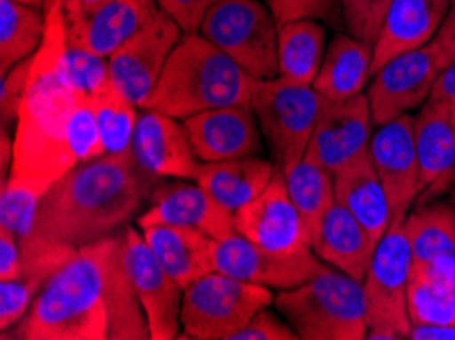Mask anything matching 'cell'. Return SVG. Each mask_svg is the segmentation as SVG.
<instances>
[{"label":"cell","instance_id":"1","mask_svg":"<svg viewBox=\"0 0 455 340\" xmlns=\"http://www.w3.org/2000/svg\"><path fill=\"white\" fill-rule=\"evenodd\" d=\"M44 9V41L31 58L29 84L15 129V155L9 176H4L41 194L78 165L68 147L66 133L76 104L82 99L68 69L66 12L61 6Z\"/></svg>","mask_w":455,"mask_h":340},{"label":"cell","instance_id":"2","mask_svg":"<svg viewBox=\"0 0 455 340\" xmlns=\"http://www.w3.org/2000/svg\"><path fill=\"white\" fill-rule=\"evenodd\" d=\"M154 182L131 157L102 155L74 165L41 196L29 237L74 249L92 245L140 214Z\"/></svg>","mask_w":455,"mask_h":340},{"label":"cell","instance_id":"3","mask_svg":"<svg viewBox=\"0 0 455 340\" xmlns=\"http://www.w3.org/2000/svg\"><path fill=\"white\" fill-rule=\"evenodd\" d=\"M3 338L107 340L108 310L99 245L80 247L55 272L31 308Z\"/></svg>","mask_w":455,"mask_h":340},{"label":"cell","instance_id":"4","mask_svg":"<svg viewBox=\"0 0 455 340\" xmlns=\"http://www.w3.org/2000/svg\"><path fill=\"white\" fill-rule=\"evenodd\" d=\"M237 104H251V75L201 33H184L141 108L184 121Z\"/></svg>","mask_w":455,"mask_h":340},{"label":"cell","instance_id":"5","mask_svg":"<svg viewBox=\"0 0 455 340\" xmlns=\"http://www.w3.org/2000/svg\"><path fill=\"white\" fill-rule=\"evenodd\" d=\"M274 308L302 340H363L368 306L363 283L325 265L313 280L274 296Z\"/></svg>","mask_w":455,"mask_h":340},{"label":"cell","instance_id":"6","mask_svg":"<svg viewBox=\"0 0 455 340\" xmlns=\"http://www.w3.org/2000/svg\"><path fill=\"white\" fill-rule=\"evenodd\" d=\"M327 100L313 84L278 78H251V108L275 168L291 171L307 155L316 121Z\"/></svg>","mask_w":455,"mask_h":340},{"label":"cell","instance_id":"7","mask_svg":"<svg viewBox=\"0 0 455 340\" xmlns=\"http://www.w3.org/2000/svg\"><path fill=\"white\" fill-rule=\"evenodd\" d=\"M278 20L259 0H219L198 33L245 69L251 78H278Z\"/></svg>","mask_w":455,"mask_h":340},{"label":"cell","instance_id":"8","mask_svg":"<svg viewBox=\"0 0 455 340\" xmlns=\"http://www.w3.org/2000/svg\"><path fill=\"white\" fill-rule=\"evenodd\" d=\"M272 304L270 288L212 272L184 289L182 335L198 340H231L259 310Z\"/></svg>","mask_w":455,"mask_h":340},{"label":"cell","instance_id":"9","mask_svg":"<svg viewBox=\"0 0 455 340\" xmlns=\"http://www.w3.org/2000/svg\"><path fill=\"white\" fill-rule=\"evenodd\" d=\"M412 255L403 225H390L378 242L363 280L371 340H403L411 336L409 283Z\"/></svg>","mask_w":455,"mask_h":340},{"label":"cell","instance_id":"10","mask_svg":"<svg viewBox=\"0 0 455 340\" xmlns=\"http://www.w3.org/2000/svg\"><path fill=\"white\" fill-rule=\"evenodd\" d=\"M450 64L435 39L392 58L371 75L368 100L374 124H386L411 110L420 108L431 99L433 86Z\"/></svg>","mask_w":455,"mask_h":340},{"label":"cell","instance_id":"11","mask_svg":"<svg viewBox=\"0 0 455 340\" xmlns=\"http://www.w3.org/2000/svg\"><path fill=\"white\" fill-rule=\"evenodd\" d=\"M233 225L253 245L280 257L316 255L310 245V228L294 206L280 170L258 198L233 214Z\"/></svg>","mask_w":455,"mask_h":340},{"label":"cell","instance_id":"12","mask_svg":"<svg viewBox=\"0 0 455 340\" xmlns=\"http://www.w3.org/2000/svg\"><path fill=\"white\" fill-rule=\"evenodd\" d=\"M123 242L127 272L148 316L151 340L178 338L182 332L184 289L157 261L143 233L127 225L123 228Z\"/></svg>","mask_w":455,"mask_h":340},{"label":"cell","instance_id":"13","mask_svg":"<svg viewBox=\"0 0 455 340\" xmlns=\"http://www.w3.org/2000/svg\"><path fill=\"white\" fill-rule=\"evenodd\" d=\"M370 155L388 196L390 225H403L420 194L415 116L406 113L395 121L380 124V129L371 135Z\"/></svg>","mask_w":455,"mask_h":340},{"label":"cell","instance_id":"14","mask_svg":"<svg viewBox=\"0 0 455 340\" xmlns=\"http://www.w3.org/2000/svg\"><path fill=\"white\" fill-rule=\"evenodd\" d=\"M182 35V27L162 11L146 29L108 58V74L115 88L141 108Z\"/></svg>","mask_w":455,"mask_h":340},{"label":"cell","instance_id":"15","mask_svg":"<svg viewBox=\"0 0 455 340\" xmlns=\"http://www.w3.org/2000/svg\"><path fill=\"white\" fill-rule=\"evenodd\" d=\"M325 265L327 263H323L316 255L280 257L270 253L253 245L237 231L219 239L215 249V272L278 291L313 280Z\"/></svg>","mask_w":455,"mask_h":340},{"label":"cell","instance_id":"16","mask_svg":"<svg viewBox=\"0 0 455 340\" xmlns=\"http://www.w3.org/2000/svg\"><path fill=\"white\" fill-rule=\"evenodd\" d=\"M156 225L196 228L212 239H223L235 231L233 214L225 210L196 179H172L154 186L149 208L137 217V226Z\"/></svg>","mask_w":455,"mask_h":340},{"label":"cell","instance_id":"17","mask_svg":"<svg viewBox=\"0 0 455 340\" xmlns=\"http://www.w3.org/2000/svg\"><path fill=\"white\" fill-rule=\"evenodd\" d=\"M415 141L420 165L417 204L439 200L455 184V102L429 99L415 116Z\"/></svg>","mask_w":455,"mask_h":340},{"label":"cell","instance_id":"18","mask_svg":"<svg viewBox=\"0 0 455 340\" xmlns=\"http://www.w3.org/2000/svg\"><path fill=\"white\" fill-rule=\"evenodd\" d=\"M131 159L151 179H195L201 159L192 149L184 123L157 110H143L137 119Z\"/></svg>","mask_w":455,"mask_h":340},{"label":"cell","instance_id":"19","mask_svg":"<svg viewBox=\"0 0 455 340\" xmlns=\"http://www.w3.org/2000/svg\"><path fill=\"white\" fill-rule=\"evenodd\" d=\"M371 127L374 119L365 94L341 102H327L316 121L307 155L337 173L370 149Z\"/></svg>","mask_w":455,"mask_h":340},{"label":"cell","instance_id":"20","mask_svg":"<svg viewBox=\"0 0 455 340\" xmlns=\"http://www.w3.org/2000/svg\"><path fill=\"white\" fill-rule=\"evenodd\" d=\"M412 255V275L455 286V204H417L403 222Z\"/></svg>","mask_w":455,"mask_h":340},{"label":"cell","instance_id":"21","mask_svg":"<svg viewBox=\"0 0 455 340\" xmlns=\"http://www.w3.org/2000/svg\"><path fill=\"white\" fill-rule=\"evenodd\" d=\"M184 127L201 162L259 155L264 149L251 104L204 110L184 119Z\"/></svg>","mask_w":455,"mask_h":340},{"label":"cell","instance_id":"22","mask_svg":"<svg viewBox=\"0 0 455 340\" xmlns=\"http://www.w3.org/2000/svg\"><path fill=\"white\" fill-rule=\"evenodd\" d=\"M160 12L157 0H100L86 15L66 12V27L78 33L94 53L108 59Z\"/></svg>","mask_w":455,"mask_h":340},{"label":"cell","instance_id":"23","mask_svg":"<svg viewBox=\"0 0 455 340\" xmlns=\"http://www.w3.org/2000/svg\"><path fill=\"white\" fill-rule=\"evenodd\" d=\"M102 267V288L108 310L110 340H148L151 338L148 316L137 296L125 265L123 231L96 241Z\"/></svg>","mask_w":455,"mask_h":340},{"label":"cell","instance_id":"24","mask_svg":"<svg viewBox=\"0 0 455 340\" xmlns=\"http://www.w3.org/2000/svg\"><path fill=\"white\" fill-rule=\"evenodd\" d=\"M76 251L70 245L33 237L20 242L17 275L0 281V330L12 328L29 312L41 288Z\"/></svg>","mask_w":455,"mask_h":340},{"label":"cell","instance_id":"25","mask_svg":"<svg viewBox=\"0 0 455 340\" xmlns=\"http://www.w3.org/2000/svg\"><path fill=\"white\" fill-rule=\"evenodd\" d=\"M450 9V0H392L374 43V74L396 55L435 39Z\"/></svg>","mask_w":455,"mask_h":340},{"label":"cell","instance_id":"26","mask_svg":"<svg viewBox=\"0 0 455 340\" xmlns=\"http://www.w3.org/2000/svg\"><path fill=\"white\" fill-rule=\"evenodd\" d=\"M310 245L323 263L362 283L376 251L365 228L339 202L331 206L310 228Z\"/></svg>","mask_w":455,"mask_h":340},{"label":"cell","instance_id":"27","mask_svg":"<svg viewBox=\"0 0 455 340\" xmlns=\"http://www.w3.org/2000/svg\"><path fill=\"white\" fill-rule=\"evenodd\" d=\"M141 233L157 261L182 289L215 272L217 239L209 234L196 228L170 225L148 226Z\"/></svg>","mask_w":455,"mask_h":340},{"label":"cell","instance_id":"28","mask_svg":"<svg viewBox=\"0 0 455 340\" xmlns=\"http://www.w3.org/2000/svg\"><path fill=\"white\" fill-rule=\"evenodd\" d=\"M335 196L337 202L354 214L378 247V242L390 228L392 214L370 149L335 173Z\"/></svg>","mask_w":455,"mask_h":340},{"label":"cell","instance_id":"29","mask_svg":"<svg viewBox=\"0 0 455 340\" xmlns=\"http://www.w3.org/2000/svg\"><path fill=\"white\" fill-rule=\"evenodd\" d=\"M371 64L374 45L349 33H339L327 47L313 86L327 102L349 100L363 94V88L374 75Z\"/></svg>","mask_w":455,"mask_h":340},{"label":"cell","instance_id":"30","mask_svg":"<svg viewBox=\"0 0 455 340\" xmlns=\"http://www.w3.org/2000/svg\"><path fill=\"white\" fill-rule=\"evenodd\" d=\"M275 170V163L267 159L250 155L227 162H201L195 179L225 210L235 214L266 190Z\"/></svg>","mask_w":455,"mask_h":340},{"label":"cell","instance_id":"31","mask_svg":"<svg viewBox=\"0 0 455 340\" xmlns=\"http://www.w3.org/2000/svg\"><path fill=\"white\" fill-rule=\"evenodd\" d=\"M325 27L315 19L286 20L278 27L280 75L299 84H315L325 58Z\"/></svg>","mask_w":455,"mask_h":340},{"label":"cell","instance_id":"32","mask_svg":"<svg viewBox=\"0 0 455 340\" xmlns=\"http://www.w3.org/2000/svg\"><path fill=\"white\" fill-rule=\"evenodd\" d=\"M45 15L36 6L0 0V72L6 74L39 50Z\"/></svg>","mask_w":455,"mask_h":340},{"label":"cell","instance_id":"33","mask_svg":"<svg viewBox=\"0 0 455 340\" xmlns=\"http://www.w3.org/2000/svg\"><path fill=\"white\" fill-rule=\"evenodd\" d=\"M96 121H99L105 154L113 157H131L137 127V104L131 102L108 82L105 88L91 96Z\"/></svg>","mask_w":455,"mask_h":340},{"label":"cell","instance_id":"34","mask_svg":"<svg viewBox=\"0 0 455 340\" xmlns=\"http://www.w3.org/2000/svg\"><path fill=\"white\" fill-rule=\"evenodd\" d=\"M288 194L307 226L313 228L315 222L337 202L335 196V173L323 168L315 159L305 155L294 168L284 173Z\"/></svg>","mask_w":455,"mask_h":340},{"label":"cell","instance_id":"35","mask_svg":"<svg viewBox=\"0 0 455 340\" xmlns=\"http://www.w3.org/2000/svg\"><path fill=\"white\" fill-rule=\"evenodd\" d=\"M409 316L412 326L455 324V286L411 275Z\"/></svg>","mask_w":455,"mask_h":340},{"label":"cell","instance_id":"36","mask_svg":"<svg viewBox=\"0 0 455 340\" xmlns=\"http://www.w3.org/2000/svg\"><path fill=\"white\" fill-rule=\"evenodd\" d=\"M44 194L29 186H20L3 178V194H0V228L15 234L23 242L29 237L36 225L39 200Z\"/></svg>","mask_w":455,"mask_h":340},{"label":"cell","instance_id":"37","mask_svg":"<svg viewBox=\"0 0 455 340\" xmlns=\"http://www.w3.org/2000/svg\"><path fill=\"white\" fill-rule=\"evenodd\" d=\"M68 69L76 90L88 99L110 82L108 59L94 53L74 31H68Z\"/></svg>","mask_w":455,"mask_h":340},{"label":"cell","instance_id":"38","mask_svg":"<svg viewBox=\"0 0 455 340\" xmlns=\"http://www.w3.org/2000/svg\"><path fill=\"white\" fill-rule=\"evenodd\" d=\"M66 137L76 163H86L107 155L92 100L88 96H82L80 102L76 104L70 123H68Z\"/></svg>","mask_w":455,"mask_h":340},{"label":"cell","instance_id":"39","mask_svg":"<svg viewBox=\"0 0 455 340\" xmlns=\"http://www.w3.org/2000/svg\"><path fill=\"white\" fill-rule=\"evenodd\" d=\"M392 0H341L343 23L354 37L374 45Z\"/></svg>","mask_w":455,"mask_h":340},{"label":"cell","instance_id":"40","mask_svg":"<svg viewBox=\"0 0 455 340\" xmlns=\"http://www.w3.org/2000/svg\"><path fill=\"white\" fill-rule=\"evenodd\" d=\"M266 4L270 6L278 25L296 19H315L333 29L346 27L341 0H266Z\"/></svg>","mask_w":455,"mask_h":340},{"label":"cell","instance_id":"41","mask_svg":"<svg viewBox=\"0 0 455 340\" xmlns=\"http://www.w3.org/2000/svg\"><path fill=\"white\" fill-rule=\"evenodd\" d=\"M29 72L31 58L20 61V64L3 74V82H0V116H3V124H6V127L19 119L20 102H23L27 84H29Z\"/></svg>","mask_w":455,"mask_h":340},{"label":"cell","instance_id":"42","mask_svg":"<svg viewBox=\"0 0 455 340\" xmlns=\"http://www.w3.org/2000/svg\"><path fill=\"white\" fill-rule=\"evenodd\" d=\"M294 328L267 308L259 310L231 340H296Z\"/></svg>","mask_w":455,"mask_h":340},{"label":"cell","instance_id":"43","mask_svg":"<svg viewBox=\"0 0 455 340\" xmlns=\"http://www.w3.org/2000/svg\"><path fill=\"white\" fill-rule=\"evenodd\" d=\"M219 0H157L160 9L182 27L184 33H198L212 6Z\"/></svg>","mask_w":455,"mask_h":340},{"label":"cell","instance_id":"44","mask_svg":"<svg viewBox=\"0 0 455 340\" xmlns=\"http://www.w3.org/2000/svg\"><path fill=\"white\" fill-rule=\"evenodd\" d=\"M20 267V241L15 234L0 228V281L15 277Z\"/></svg>","mask_w":455,"mask_h":340},{"label":"cell","instance_id":"45","mask_svg":"<svg viewBox=\"0 0 455 340\" xmlns=\"http://www.w3.org/2000/svg\"><path fill=\"white\" fill-rule=\"evenodd\" d=\"M435 41L441 47V51L445 53L447 61H455V4L447 12V17L441 25V29L435 35Z\"/></svg>","mask_w":455,"mask_h":340},{"label":"cell","instance_id":"46","mask_svg":"<svg viewBox=\"0 0 455 340\" xmlns=\"http://www.w3.org/2000/svg\"><path fill=\"white\" fill-rule=\"evenodd\" d=\"M431 99H443L455 102V61L447 64L443 67V72L439 74L435 86H433Z\"/></svg>","mask_w":455,"mask_h":340},{"label":"cell","instance_id":"47","mask_svg":"<svg viewBox=\"0 0 455 340\" xmlns=\"http://www.w3.org/2000/svg\"><path fill=\"white\" fill-rule=\"evenodd\" d=\"M412 340H455V324L445 326H412Z\"/></svg>","mask_w":455,"mask_h":340},{"label":"cell","instance_id":"48","mask_svg":"<svg viewBox=\"0 0 455 340\" xmlns=\"http://www.w3.org/2000/svg\"><path fill=\"white\" fill-rule=\"evenodd\" d=\"M15 155V137H11L9 127L3 124V135H0V163H3V178L9 176V165H12Z\"/></svg>","mask_w":455,"mask_h":340},{"label":"cell","instance_id":"49","mask_svg":"<svg viewBox=\"0 0 455 340\" xmlns=\"http://www.w3.org/2000/svg\"><path fill=\"white\" fill-rule=\"evenodd\" d=\"M99 3L100 0H70V3L66 4L64 12H82V15H86V12L94 9Z\"/></svg>","mask_w":455,"mask_h":340},{"label":"cell","instance_id":"50","mask_svg":"<svg viewBox=\"0 0 455 340\" xmlns=\"http://www.w3.org/2000/svg\"><path fill=\"white\" fill-rule=\"evenodd\" d=\"M15 3H20V4H29V6H36V9H41V6H45V0H15Z\"/></svg>","mask_w":455,"mask_h":340},{"label":"cell","instance_id":"51","mask_svg":"<svg viewBox=\"0 0 455 340\" xmlns=\"http://www.w3.org/2000/svg\"><path fill=\"white\" fill-rule=\"evenodd\" d=\"M68 3L70 0H45V6H61V9H66Z\"/></svg>","mask_w":455,"mask_h":340},{"label":"cell","instance_id":"52","mask_svg":"<svg viewBox=\"0 0 455 340\" xmlns=\"http://www.w3.org/2000/svg\"><path fill=\"white\" fill-rule=\"evenodd\" d=\"M451 200H453V204H455V192H453V196H451Z\"/></svg>","mask_w":455,"mask_h":340},{"label":"cell","instance_id":"53","mask_svg":"<svg viewBox=\"0 0 455 340\" xmlns=\"http://www.w3.org/2000/svg\"><path fill=\"white\" fill-rule=\"evenodd\" d=\"M450 4H451V6H453V4H455V0H450Z\"/></svg>","mask_w":455,"mask_h":340}]
</instances>
